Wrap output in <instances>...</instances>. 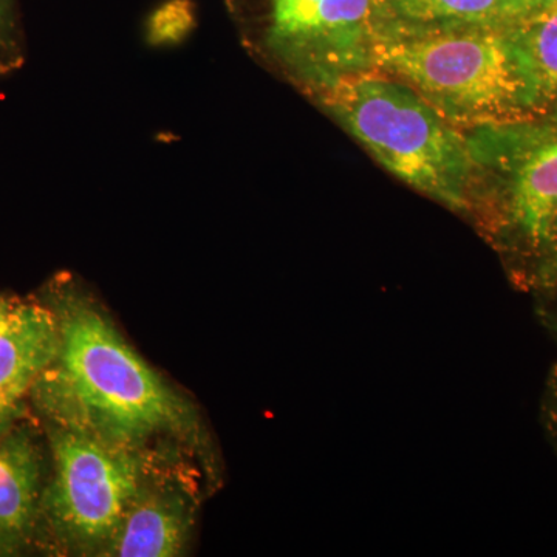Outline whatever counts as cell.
I'll return each instance as SVG.
<instances>
[{"mask_svg": "<svg viewBox=\"0 0 557 557\" xmlns=\"http://www.w3.org/2000/svg\"><path fill=\"white\" fill-rule=\"evenodd\" d=\"M7 296L0 295V306H2L3 300H5Z\"/></svg>", "mask_w": 557, "mask_h": 557, "instance_id": "16", "label": "cell"}, {"mask_svg": "<svg viewBox=\"0 0 557 557\" xmlns=\"http://www.w3.org/2000/svg\"><path fill=\"white\" fill-rule=\"evenodd\" d=\"M472 185L467 219L527 292L557 284V121L467 131Z\"/></svg>", "mask_w": 557, "mask_h": 557, "instance_id": "3", "label": "cell"}, {"mask_svg": "<svg viewBox=\"0 0 557 557\" xmlns=\"http://www.w3.org/2000/svg\"><path fill=\"white\" fill-rule=\"evenodd\" d=\"M541 418L549 443L557 450V364L549 370L547 381H545Z\"/></svg>", "mask_w": 557, "mask_h": 557, "instance_id": "13", "label": "cell"}, {"mask_svg": "<svg viewBox=\"0 0 557 557\" xmlns=\"http://www.w3.org/2000/svg\"><path fill=\"white\" fill-rule=\"evenodd\" d=\"M42 456L30 431L0 438V556L24 552L38 537Z\"/></svg>", "mask_w": 557, "mask_h": 557, "instance_id": "9", "label": "cell"}, {"mask_svg": "<svg viewBox=\"0 0 557 557\" xmlns=\"http://www.w3.org/2000/svg\"><path fill=\"white\" fill-rule=\"evenodd\" d=\"M375 70L401 81L461 131L544 115L511 27L384 24Z\"/></svg>", "mask_w": 557, "mask_h": 557, "instance_id": "2", "label": "cell"}, {"mask_svg": "<svg viewBox=\"0 0 557 557\" xmlns=\"http://www.w3.org/2000/svg\"><path fill=\"white\" fill-rule=\"evenodd\" d=\"M60 344V324L49 302L7 296L0 306V438L20 424Z\"/></svg>", "mask_w": 557, "mask_h": 557, "instance_id": "8", "label": "cell"}, {"mask_svg": "<svg viewBox=\"0 0 557 557\" xmlns=\"http://www.w3.org/2000/svg\"><path fill=\"white\" fill-rule=\"evenodd\" d=\"M542 109L557 108V3L515 25Z\"/></svg>", "mask_w": 557, "mask_h": 557, "instance_id": "11", "label": "cell"}, {"mask_svg": "<svg viewBox=\"0 0 557 557\" xmlns=\"http://www.w3.org/2000/svg\"><path fill=\"white\" fill-rule=\"evenodd\" d=\"M172 453L148 448L138 485L101 556L174 557L188 547L199 512V479Z\"/></svg>", "mask_w": 557, "mask_h": 557, "instance_id": "7", "label": "cell"}, {"mask_svg": "<svg viewBox=\"0 0 557 557\" xmlns=\"http://www.w3.org/2000/svg\"><path fill=\"white\" fill-rule=\"evenodd\" d=\"M542 296L545 299L541 304L539 314L544 319L545 325L557 336V284Z\"/></svg>", "mask_w": 557, "mask_h": 557, "instance_id": "14", "label": "cell"}, {"mask_svg": "<svg viewBox=\"0 0 557 557\" xmlns=\"http://www.w3.org/2000/svg\"><path fill=\"white\" fill-rule=\"evenodd\" d=\"M242 44L309 100L375 70L383 0H226Z\"/></svg>", "mask_w": 557, "mask_h": 557, "instance_id": "5", "label": "cell"}, {"mask_svg": "<svg viewBox=\"0 0 557 557\" xmlns=\"http://www.w3.org/2000/svg\"><path fill=\"white\" fill-rule=\"evenodd\" d=\"M46 302L60 324V351L30 399L49 423L121 445H148L156 435L201 445L193 406L149 368L72 276L54 278Z\"/></svg>", "mask_w": 557, "mask_h": 557, "instance_id": "1", "label": "cell"}, {"mask_svg": "<svg viewBox=\"0 0 557 557\" xmlns=\"http://www.w3.org/2000/svg\"><path fill=\"white\" fill-rule=\"evenodd\" d=\"M406 186L467 219L472 157L467 131L386 73H362L310 100Z\"/></svg>", "mask_w": 557, "mask_h": 557, "instance_id": "4", "label": "cell"}, {"mask_svg": "<svg viewBox=\"0 0 557 557\" xmlns=\"http://www.w3.org/2000/svg\"><path fill=\"white\" fill-rule=\"evenodd\" d=\"M49 440L53 475L40 497L39 528L62 553L101 556L141 478L148 445L51 423Z\"/></svg>", "mask_w": 557, "mask_h": 557, "instance_id": "6", "label": "cell"}, {"mask_svg": "<svg viewBox=\"0 0 557 557\" xmlns=\"http://www.w3.org/2000/svg\"><path fill=\"white\" fill-rule=\"evenodd\" d=\"M534 11L528 0H383L384 24L409 27H511Z\"/></svg>", "mask_w": 557, "mask_h": 557, "instance_id": "10", "label": "cell"}, {"mask_svg": "<svg viewBox=\"0 0 557 557\" xmlns=\"http://www.w3.org/2000/svg\"><path fill=\"white\" fill-rule=\"evenodd\" d=\"M533 5V9L539 11L547 9V7L556 5L557 0H528Z\"/></svg>", "mask_w": 557, "mask_h": 557, "instance_id": "15", "label": "cell"}, {"mask_svg": "<svg viewBox=\"0 0 557 557\" xmlns=\"http://www.w3.org/2000/svg\"><path fill=\"white\" fill-rule=\"evenodd\" d=\"M24 61V39L17 24L14 0H0V76L16 72Z\"/></svg>", "mask_w": 557, "mask_h": 557, "instance_id": "12", "label": "cell"}]
</instances>
